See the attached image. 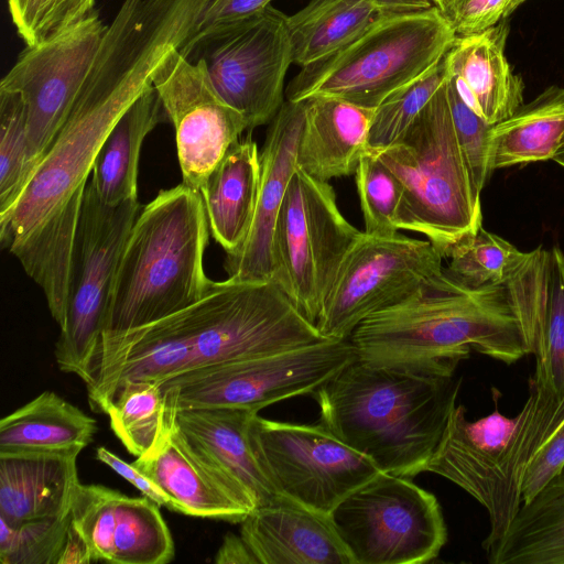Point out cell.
I'll return each mask as SVG.
<instances>
[{"mask_svg":"<svg viewBox=\"0 0 564 564\" xmlns=\"http://www.w3.org/2000/svg\"><path fill=\"white\" fill-rule=\"evenodd\" d=\"M208 230L200 193L184 183L141 208L118 263L98 352L206 294L213 283L204 269Z\"/></svg>","mask_w":564,"mask_h":564,"instance_id":"cell-5","label":"cell"},{"mask_svg":"<svg viewBox=\"0 0 564 564\" xmlns=\"http://www.w3.org/2000/svg\"><path fill=\"white\" fill-rule=\"evenodd\" d=\"M272 0H210L198 23L193 42L209 32L240 21L271 4Z\"/></svg>","mask_w":564,"mask_h":564,"instance_id":"cell-44","label":"cell"},{"mask_svg":"<svg viewBox=\"0 0 564 564\" xmlns=\"http://www.w3.org/2000/svg\"><path fill=\"white\" fill-rule=\"evenodd\" d=\"M558 165L564 167V154H561L553 159Z\"/></svg>","mask_w":564,"mask_h":564,"instance_id":"cell-50","label":"cell"},{"mask_svg":"<svg viewBox=\"0 0 564 564\" xmlns=\"http://www.w3.org/2000/svg\"><path fill=\"white\" fill-rule=\"evenodd\" d=\"M527 252L480 227L449 247L447 272L469 289L505 284L524 261Z\"/></svg>","mask_w":564,"mask_h":564,"instance_id":"cell-35","label":"cell"},{"mask_svg":"<svg viewBox=\"0 0 564 564\" xmlns=\"http://www.w3.org/2000/svg\"><path fill=\"white\" fill-rule=\"evenodd\" d=\"M554 480L564 481V466H563L561 473L558 474V476Z\"/></svg>","mask_w":564,"mask_h":564,"instance_id":"cell-52","label":"cell"},{"mask_svg":"<svg viewBox=\"0 0 564 564\" xmlns=\"http://www.w3.org/2000/svg\"><path fill=\"white\" fill-rule=\"evenodd\" d=\"M564 154V87L552 86L491 127L489 167L545 161Z\"/></svg>","mask_w":564,"mask_h":564,"instance_id":"cell-29","label":"cell"},{"mask_svg":"<svg viewBox=\"0 0 564 564\" xmlns=\"http://www.w3.org/2000/svg\"><path fill=\"white\" fill-rule=\"evenodd\" d=\"M160 507L145 496L129 497L101 485L79 484L70 519L87 541L94 562L165 564L175 550Z\"/></svg>","mask_w":564,"mask_h":564,"instance_id":"cell-17","label":"cell"},{"mask_svg":"<svg viewBox=\"0 0 564 564\" xmlns=\"http://www.w3.org/2000/svg\"><path fill=\"white\" fill-rule=\"evenodd\" d=\"M106 29L91 12L55 36L26 46L3 76L0 89L18 93L24 101L29 152L36 166L64 123Z\"/></svg>","mask_w":564,"mask_h":564,"instance_id":"cell-15","label":"cell"},{"mask_svg":"<svg viewBox=\"0 0 564 564\" xmlns=\"http://www.w3.org/2000/svg\"><path fill=\"white\" fill-rule=\"evenodd\" d=\"M486 553L491 564H564V481L553 480L522 503Z\"/></svg>","mask_w":564,"mask_h":564,"instance_id":"cell-31","label":"cell"},{"mask_svg":"<svg viewBox=\"0 0 564 564\" xmlns=\"http://www.w3.org/2000/svg\"><path fill=\"white\" fill-rule=\"evenodd\" d=\"M180 52L205 63L216 93L245 117L249 130L270 123L285 101L291 43L286 15L272 4L185 43Z\"/></svg>","mask_w":564,"mask_h":564,"instance_id":"cell-12","label":"cell"},{"mask_svg":"<svg viewBox=\"0 0 564 564\" xmlns=\"http://www.w3.org/2000/svg\"><path fill=\"white\" fill-rule=\"evenodd\" d=\"M93 562V554L87 541L70 522L57 564H88Z\"/></svg>","mask_w":564,"mask_h":564,"instance_id":"cell-47","label":"cell"},{"mask_svg":"<svg viewBox=\"0 0 564 564\" xmlns=\"http://www.w3.org/2000/svg\"><path fill=\"white\" fill-rule=\"evenodd\" d=\"M371 152L402 185L399 229L424 235L445 258L481 227L480 193L457 140L446 78L399 139Z\"/></svg>","mask_w":564,"mask_h":564,"instance_id":"cell-6","label":"cell"},{"mask_svg":"<svg viewBox=\"0 0 564 564\" xmlns=\"http://www.w3.org/2000/svg\"><path fill=\"white\" fill-rule=\"evenodd\" d=\"M191 452L212 469L242 487L257 507L281 499L260 468L249 440L259 413L242 408L165 409Z\"/></svg>","mask_w":564,"mask_h":564,"instance_id":"cell-20","label":"cell"},{"mask_svg":"<svg viewBox=\"0 0 564 564\" xmlns=\"http://www.w3.org/2000/svg\"><path fill=\"white\" fill-rule=\"evenodd\" d=\"M152 85L175 130L183 183L199 192L249 124L216 93L205 63L188 59L180 48L160 65Z\"/></svg>","mask_w":564,"mask_h":564,"instance_id":"cell-16","label":"cell"},{"mask_svg":"<svg viewBox=\"0 0 564 564\" xmlns=\"http://www.w3.org/2000/svg\"><path fill=\"white\" fill-rule=\"evenodd\" d=\"M354 564H417L437 557L447 530L436 497L380 471L328 516Z\"/></svg>","mask_w":564,"mask_h":564,"instance_id":"cell-10","label":"cell"},{"mask_svg":"<svg viewBox=\"0 0 564 564\" xmlns=\"http://www.w3.org/2000/svg\"><path fill=\"white\" fill-rule=\"evenodd\" d=\"M530 394L497 470L490 531L482 545L489 549L507 531L521 505V482L531 458L564 421L561 400L545 380L534 373Z\"/></svg>","mask_w":564,"mask_h":564,"instance_id":"cell-26","label":"cell"},{"mask_svg":"<svg viewBox=\"0 0 564 564\" xmlns=\"http://www.w3.org/2000/svg\"><path fill=\"white\" fill-rule=\"evenodd\" d=\"M446 89L457 140L475 187L481 193L491 171L489 132L492 126L471 110L459 97L446 74Z\"/></svg>","mask_w":564,"mask_h":564,"instance_id":"cell-41","label":"cell"},{"mask_svg":"<svg viewBox=\"0 0 564 564\" xmlns=\"http://www.w3.org/2000/svg\"><path fill=\"white\" fill-rule=\"evenodd\" d=\"M96 420L53 391H44L0 421V453L83 449Z\"/></svg>","mask_w":564,"mask_h":564,"instance_id":"cell-30","label":"cell"},{"mask_svg":"<svg viewBox=\"0 0 564 564\" xmlns=\"http://www.w3.org/2000/svg\"><path fill=\"white\" fill-rule=\"evenodd\" d=\"M240 524L259 564H354L327 516L288 499L254 508Z\"/></svg>","mask_w":564,"mask_h":564,"instance_id":"cell-21","label":"cell"},{"mask_svg":"<svg viewBox=\"0 0 564 564\" xmlns=\"http://www.w3.org/2000/svg\"><path fill=\"white\" fill-rule=\"evenodd\" d=\"M141 205L106 204L87 182L70 259L65 317L55 345L63 372L87 384L100 345L118 263Z\"/></svg>","mask_w":564,"mask_h":564,"instance_id":"cell-8","label":"cell"},{"mask_svg":"<svg viewBox=\"0 0 564 564\" xmlns=\"http://www.w3.org/2000/svg\"><path fill=\"white\" fill-rule=\"evenodd\" d=\"M260 178V151L249 132L229 148L199 191L212 236L226 253L239 249L248 236Z\"/></svg>","mask_w":564,"mask_h":564,"instance_id":"cell-27","label":"cell"},{"mask_svg":"<svg viewBox=\"0 0 564 564\" xmlns=\"http://www.w3.org/2000/svg\"><path fill=\"white\" fill-rule=\"evenodd\" d=\"M448 0H434L435 2V6L438 8V9H442L445 3L447 2Z\"/></svg>","mask_w":564,"mask_h":564,"instance_id":"cell-51","label":"cell"},{"mask_svg":"<svg viewBox=\"0 0 564 564\" xmlns=\"http://www.w3.org/2000/svg\"><path fill=\"white\" fill-rule=\"evenodd\" d=\"M446 78L443 61L423 77L400 88L375 110L368 150L383 149L399 139Z\"/></svg>","mask_w":564,"mask_h":564,"instance_id":"cell-39","label":"cell"},{"mask_svg":"<svg viewBox=\"0 0 564 564\" xmlns=\"http://www.w3.org/2000/svg\"><path fill=\"white\" fill-rule=\"evenodd\" d=\"M508 0H448L440 9L456 37L481 33L505 17Z\"/></svg>","mask_w":564,"mask_h":564,"instance_id":"cell-42","label":"cell"},{"mask_svg":"<svg viewBox=\"0 0 564 564\" xmlns=\"http://www.w3.org/2000/svg\"><path fill=\"white\" fill-rule=\"evenodd\" d=\"M189 36L182 18L156 0H123L107 25L78 95L11 213L0 219L10 250L57 218L83 189L106 137L152 86L160 65Z\"/></svg>","mask_w":564,"mask_h":564,"instance_id":"cell-1","label":"cell"},{"mask_svg":"<svg viewBox=\"0 0 564 564\" xmlns=\"http://www.w3.org/2000/svg\"><path fill=\"white\" fill-rule=\"evenodd\" d=\"M214 562L217 564H259L241 535L232 532H228L224 536Z\"/></svg>","mask_w":564,"mask_h":564,"instance_id":"cell-46","label":"cell"},{"mask_svg":"<svg viewBox=\"0 0 564 564\" xmlns=\"http://www.w3.org/2000/svg\"><path fill=\"white\" fill-rule=\"evenodd\" d=\"M379 11L386 14H405L430 10L435 6L434 0H371Z\"/></svg>","mask_w":564,"mask_h":564,"instance_id":"cell-48","label":"cell"},{"mask_svg":"<svg viewBox=\"0 0 564 564\" xmlns=\"http://www.w3.org/2000/svg\"><path fill=\"white\" fill-rule=\"evenodd\" d=\"M442 260L427 239L362 232L343 261L315 327L326 339H348L364 319L441 274Z\"/></svg>","mask_w":564,"mask_h":564,"instance_id":"cell-14","label":"cell"},{"mask_svg":"<svg viewBox=\"0 0 564 564\" xmlns=\"http://www.w3.org/2000/svg\"><path fill=\"white\" fill-rule=\"evenodd\" d=\"M517 424L518 416L508 419L497 410L469 421L464 405H456L424 471L453 481L490 513L498 466Z\"/></svg>","mask_w":564,"mask_h":564,"instance_id":"cell-22","label":"cell"},{"mask_svg":"<svg viewBox=\"0 0 564 564\" xmlns=\"http://www.w3.org/2000/svg\"><path fill=\"white\" fill-rule=\"evenodd\" d=\"M508 25L457 37L444 57L446 74L463 101L487 123L511 117L523 101V84L506 57Z\"/></svg>","mask_w":564,"mask_h":564,"instance_id":"cell-23","label":"cell"},{"mask_svg":"<svg viewBox=\"0 0 564 564\" xmlns=\"http://www.w3.org/2000/svg\"><path fill=\"white\" fill-rule=\"evenodd\" d=\"M96 457L101 463L109 466L118 475L127 479L143 496L155 501L159 506L165 507L175 512V508L171 499L156 486L145 474L138 469L133 464H128L119 456L107 449L106 447H98Z\"/></svg>","mask_w":564,"mask_h":564,"instance_id":"cell-45","label":"cell"},{"mask_svg":"<svg viewBox=\"0 0 564 564\" xmlns=\"http://www.w3.org/2000/svg\"><path fill=\"white\" fill-rule=\"evenodd\" d=\"M249 440L278 495L327 517L344 498L380 473L321 422H281L257 413L250 421Z\"/></svg>","mask_w":564,"mask_h":564,"instance_id":"cell-13","label":"cell"},{"mask_svg":"<svg viewBox=\"0 0 564 564\" xmlns=\"http://www.w3.org/2000/svg\"><path fill=\"white\" fill-rule=\"evenodd\" d=\"M35 169L24 101L18 93L0 89V219L11 213Z\"/></svg>","mask_w":564,"mask_h":564,"instance_id":"cell-36","label":"cell"},{"mask_svg":"<svg viewBox=\"0 0 564 564\" xmlns=\"http://www.w3.org/2000/svg\"><path fill=\"white\" fill-rule=\"evenodd\" d=\"M273 281H213L193 305L132 330L101 349L86 384L106 413L129 381L161 383L213 365L284 352L325 340Z\"/></svg>","mask_w":564,"mask_h":564,"instance_id":"cell-2","label":"cell"},{"mask_svg":"<svg viewBox=\"0 0 564 564\" xmlns=\"http://www.w3.org/2000/svg\"><path fill=\"white\" fill-rule=\"evenodd\" d=\"M460 379L371 366L357 359L313 397L319 419L380 471L412 478L425 470L456 406Z\"/></svg>","mask_w":564,"mask_h":564,"instance_id":"cell-4","label":"cell"},{"mask_svg":"<svg viewBox=\"0 0 564 564\" xmlns=\"http://www.w3.org/2000/svg\"><path fill=\"white\" fill-rule=\"evenodd\" d=\"M304 105L296 166L325 182L354 175L368 149L376 108L329 96L307 98Z\"/></svg>","mask_w":564,"mask_h":564,"instance_id":"cell-25","label":"cell"},{"mask_svg":"<svg viewBox=\"0 0 564 564\" xmlns=\"http://www.w3.org/2000/svg\"><path fill=\"white\" fill-rule=\"evenodd\" d=\"M381 15L371 0H310L286 15L292 64L305 67L333 54Z\"/></svg>","mask_w":564,"mask_h":564,"instance_id":"cell-32","label":"cell"},{"mask_svg":"<svg viewBox=\"0 0 564 564\" xmlns=\"http://www.w3.org/2000/svg\"><path fill=\"white\" fill-rule=\"evenodd\" d=\"M348 339L361 362L423 376H454L470 349L506 364L528 355L507 285L469 289L447 271L364 319Z\"/></svg>","mask_w":564,"mask_h":564,"instance_id":"cell-3","label":"cell"},{"mask_svg":"<svg viewBox=\"0 0 564 564\" xmlns=\"http://www.w3.org/2000/svg\"><path fill=\"white\" fill-rule=\"evenodd\" d=\"M164 115L160 96L152 85L115 123L97 153L91 171L90 181L104 203L113 205L138 199L142 144Z\"/></svg>","mask_w":564,"mask_h":564,"instance_id":"cell-28","label":"cell"},{"mask_svg":"<svg viewBox=\"0 0 564 564\" xmlns=\"http://www.w3.org/2000/svg\"><path fill=\"white\" fill-rule=\"evenodd\" d=\"M525 1L527 0H508L503 18L510 15L519 6H521Z\"/></svg>","mask_w":564,"mask_h":564,"instance_id":"cell-49","label":"cell"},{"mask_svg":"<svg viewBox=\"0 0 564 564\" xmlns=\"http://www.w3.org/2000/svg\"><path fill=\"white\" fill-rule=\"evenodd\" d=\"M356 359L349 339L189 370L161 383L165 409H261L313 393Z\"/></svg>","mask_w":564,"mask_h":564,"instance_id":"cell-11","label":"cell"},{"mask_svg":"<svg viewBox=\"0 0 564 564\" xmlns=\"http://www.w3.org/2000/svg\"><path fill=\"white\" fill-rule=\"evenodd\" d=\"M362 232L343 216L328 182L295 167L273 232L272 280L314 326Z\"/></svg>","mask_w":564,"mask_h":564,"instance_id":"cell-9","label":"cell"},{"mask_svg":"<svg viewBox=\"0 0 564 564\" xmlns=\"http://www.w3.org/2000/svg\"><path fill=\"white\" fill-rule=\"evenodd\" d=\"M165 402L161 386L129 381L119 386L106 413L110 427L127 451L139 457L151 449L164 430Z\"/></svg>","mask_w":564,"mask_h":564,"instance_id":"cell-34","label":"cell"},{"mask_svg":"<svg viewBox=\"0 0 564 564\" xmlns=\"http://www.w3.org/2000/svg\"><path fill=\"white\" fill-rule=\"evenodd\" d=\"M456 39L437 7L381 15L338 51L301 67L286 86V100L329 96L377 108L436 67Z\"/></svg>","mask_w":564,"mask_h":564,"instance_id":"cell-7","label":"cell"},{"mask_svg":"<svg viewBox=\"0 0 564 564\" xmlns=\"http://www.w3.org/2000/svg\"><path fill=\"white\" fill-rule=\"evenodd\" d=\"M564 466V421L543 443L525 468L521 482L522 503L551 484Z\"/></svg>","mask_w":564,"mask_h":564,"instance_id":"cell-43","label":"cell"},{"mask_svg":"<svg viewBox=\"0 0 564 564\" xmlns=\"http://www.w3.org/2000/svg\"><path fill=\"white\" fill-rule=\"evenodd\" d=\"M70 522V513L23 521L0 517L1 564H57Z\"/></svg>","mask_w":564,"mask_h":564,"instance_id":"cell-38","label":"cell"},{"mask_svg":"<svg viewBox=\"0 0 564 564\" xmlns=\"http://www.w3.org/2000/svg\"><path fill=\"white\" fill-rule=\"evenodd\" d=\"M365 234L391 237L398 234V213L403 188L397 176L371 151L362 154L355 173Z\"/></svg>","mask_w":564,"mask_h":564,"instance_id":"cell-37","label":"cell"},{"mask_svg":"<svg viewBox=\"0 0 564 564\" xmlns=\"http://www.w3.org/2000/svg\"><path fill=\"white\" fill-rule=\"evenodd\" d=\"M95 0H8L12 22L26 46L46 41L87 18Z\"/></svg>","mask_w":564,"mask_h":564,"instance_id":"cell-40","label":"cell"},{"mask_svg":"<svg viewBox=\"0 0 564 564\" xmlns=\"http://www.w3.org/2000/svg\"><path fill=\"white\" fill-rule=\"evenodd\" d=\"M304 100H285L270 121L260 151L261 178L256 212L243 243L226 253L224 268L237 282H265L273 274V232L288 184L296 167L304 121Z\"/></svg>","mask_w":564,"mask_h":564,"instance_id":"cell-18","label":"cell"},{"mask_svg":"<svg viewBox=\"0 0 564 564\" xmlns=\"http://www.w3.org/2000/svg\"><path fill=\"white\" fill-rule=\"evenodd\" d=\"M132 464L171 499L175 512L240 523L256 508L242 487L191 452L165 410L160 440Z\"/></svg>","mask_w":564,"mask_h":564,"instance_id":"cell-19","label":"cell"},{"mask_svg":"<svg viewBox=\"0 0 564 564\" xmlns=\"http://www.w3.org/2000/svg\"><path fill=\"white\" fill-rule=\"evenodd\" d=\"M538 269L541 359L540 375L564 399V254L558 247L544 250Z\"/></svg>","mask_w":564,"mask_h":564,"instance_id":"cell-33","label":"cell"},{"mask_svg":"<svg viewBox=\"0 0 564 564\" xmlns=\"http://www.w3.org/2000/svg\"><path fill=\"white\" fill-rule=\"evenodd\" d=\"M80 449L0 453V517L10 521L70 513Z\"/></svg>","mask_w":564,"mask_h":564,"instance_id":"cell-24","label":"cell"}]
</instances>
